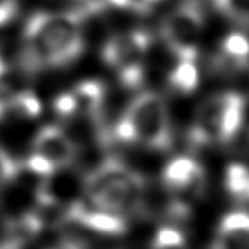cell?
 <instances>
[{
    "instance_id": "cell-4",
    "label": "cell",
    "mask_w": 249,
    "mask_h": 249,
    "mask_svg": "<svg viewBox=\"0 0 249 249\" xmlns=\"http://www.w3.org/2000/svg\"><path fill=\"white\" fill-rule=\"evenodd\" d=\"M244 111V97L237 92H220L205 99L191 124V145L210 147L232 142L242 126Z\"/></svg>"
},
{
    "instance_id": "cell-2",
    "label": "cell",
    "mask_w": 249,
    "mask_h": 249,
    "mask_svg": "<svg viewBox=\"0 0 249 249\" xmlns=\"http://www.w3.org/2000/svg\"><path fill=\"white\" fill-rule=\"evenodd\" d=\"M147 190L145 178L116 157L104 159L84 176L86 203L121 217L142 212Z\"/></svg>"
},
{
    "instance_id": "cell-3",
    "label": "cell",
    "mask_w": 249,
    "mask_h": 249,
    "mask_svg": "<svg viewBox=\"0 0 249 249\" xmlns=\"http://www.w3.org/2000/svg\"><path fill=\"white\" fill-rule=\"evenodd\" d=\"M123 143H139L152 150H169L173 145L171 114L162 96L152 90L140 92L109 132Z\"/></svg>"
},
{
    "instance_id": "cell-16",
    "label": "cell",
    "mask_w": 249,
    "mask_h": 249,
    "mask_svg": "<svg viewBox=\"0 0 249 249\" xmlns=\"http://www.w3.org/2000/svg\"><path fill=\"white\" fill-rule=\"evenodd\" d=\"M217 11L225 18L249 26V0H210Z\"/></svg>"
},
{
    "instance_id": "cell-17",
    "label": "cell",
    "mask_w": 249,
    "mask_h": 249,
    "mask_svg": "<svg viewBox=\"0 0 249 249\" xmlns=\"http://www.w3.org/2000/svg\"><path fill=\"white\" fill-rule=\"evenodd\" d=\"M21 173V164L16 162L2 147H0V190L11 184Z\"/></svg>"
},
{
    "instance_id": "cell-22",
    "label": "cell",
    "mask_w": 249,
    "mask_h": 249,
    "mask_svg": "<svg viewBox=\"0 0 249 249\" xmlns=\"http://www.w3.org/2000/svg\"><path fill=\"white\" fill-rule=\"evenodd\" d=\"M5 72H7V63L4 62V58H2V55H0V79L5 75Z\"/></svg>"
},
{
    "instance_id": "cell-13",
    "label": "cell",
    "mask_w": 249,
    "mask_h": 249,
    "mask_svg": "<svg viewBox=\"0 0 249 249\" xmlns=\"http://www.w3.org/2000/svg\"><path fill=\"white\" fill-rule=\"evenodd\" d=\"M5 114H12L21 120H36L43 113V103L33 90H19V92L4 99Z\"/></svg>"
},
{
    "instance_id": "cell-21",
    "label": "cell",
    "mask_w": 249,
    "mask_h": 249,
    "mask_svg": "<svg viewBox=\"0 0 249 249\" xmlns=\"http://www.w3.org/2000/svg\"><path fill=\"white\" fill-rule=\"evenodd\" d=\"M52 249H82V246L75 241H63V242H60L56 248H52Z\"/></svg>"
},
{
    "instance_id": "cell-11",
    "label": "cell",
    "mask_w": 249,
    "mask_h": 249,
    "mask_svg": "<svg viewBox=\"0 0 249 249\" xmlns=\"http://www.w3.org/2000/svg\"><path fill=\"white\" fill-rule=\"evenodd\" d=\"M218 67L225 72H237L249 63V38L242 33H231L220 43Z\"/></svg>"
},
{
    "instance_id": "cell-5",
    "label": "cell",
    "mask_w": 249,
    "mask_h": 249,
    "mask_svg": "<svg viewBox=\"0 0 249 249\" xmlns=\"http://www.w3.org/2000/svg\"><path fill=\"white\" fill-rule=\"evenodd\" d=\"M150 48V35L142 29L114 35L104 43L101 50L104 63L116 72L121 86L126 89H139L145 73L147 52Z\"/></svg>"
},
{
    "instance_id": "cell-10",
    "label": "cell",
    "mask_w": 249,
    "mask_h": 249,
    "mask_svg": "<svg viewBox=\"0 0 249 249\" xmlns=\"http://www.w3.org/2000/svg\"><path fill=\"white\" fill-rule=\"evenodd\" d=\"M72 96L75 99L77 116H86L89 120L99 123L101 126V113H103L104 99H106V87L99 80H84L77 84L72 90Z\"/></svg>"
},
{
    "instance_id": "cell-8",
    "label": "cell",
    "mask_w": 249,
    "mask_h": 249,
    "mask_svg": "<svg viewBox=\"0 0 249 249\" xmlns=\"http://www.w3.org/2000/svg\"><path fill=\"white\" fill-rule=\"evenodd\" d=\"M33 154L41 157L55 171L70 167L75 162L79 147L72 137L56 124H46L38 130L33 139Z\"/></svg>"
},
{
    "instance_id": "cell-23",
    "label": "cell",
    "mask_w": 249,
    "mask_h": 249,
    "mask_svg": "<svg viewBox=\"0 0 249 249\" xmlns=\"http://www.w3.org/2000/svg\"><path fill=\"white\" fill-rule=\"evenodd\" d=\"M0 249H12V248L9 244H4V246H0Z\"/></svg>"
},
{
    "instance_id": "cell-1",
    "label": "cell",
    "mask_w": 249,
    "mask_h": 249,
    "mask_svg": "<svg viewBox=\"0 0 249 249\" xmlns=\"http://www.w3.org/2000/svg\"><path fill=\"white\" fill-rule=\"evenodd\" d=\"M92 5L69 12H36L24 28L22 63L29 70L73 63L84 52V21Z\"/></svg>"
},
{
    "instance_id": "cell-15",
    "label": "cell",
    "mask_w": 249,
    "mask_h": 249,
    "mask_svg": "<svg viewBox=\"0 0 249 249\" xmlns=\"http://www.w3.org/2000/svg\"><path fill=\"white\" fill-rule=\"evenodd\" d=\"M150 249H186V237L181 229L174 225H162L154 234Z\"/></svg>"
},
{
    "instance_id": "cell-18",
    "label": "cell",
    "mask_w": 249,
    "mask_h": 249,
    "mask_svg": "<svg viewBox=\"0 0 249 249\" xmlns=\"http://www.w3.org/2000/svg\"><path fill=\"white\" fill-rule=\"evenodd\" d=\"M53 109L58 116L62 118H75L77 116V106H75V99H73L72 92H62L55 97L53 101Z\"/></svg>"
},
{
    "instance_id": "cell-19",
    "label": "cell",
    "mask_w": 249,
    "mask_h": 249,
    "mask_svg": "<svg viewBox=\"0 0 249 249\" xmlns=\"http://www.w3.org/2000/svg\"><path fill=\"white\" fill-rule=\"evenodd\" d=\"M18 14V0H0V28L7 26Z\"/></svg>"
},
{
    "instance_id": "cell-12",
    "label": "cell",
    "mask_w": 249,
    "mask_h": 249,
    "mask_svg": "<svg viewBox=\"0 0 249 249\" xmlns=\"http://www.w3.org/2000/svg\"><path fill=\"white\" fill-rule=\"evenodd\" d=\"M169 87L176 94L181 96H190L200 86V72L195 60H178L173 67L169 77H167Z\"/></svg>"
},
{
    "instance_id": "cell-6",
    "label": "cell",
    "mask_w": 249,
    "mask_h": 249,
    "mask_svg": "<svg viewBox=\"0 0 249 249\" xmlns=\"http://www.w3.org/2000/svg\"><path fill=\"white\" fill-rule=\"evenodd\" d=\"M203 26L205 16L201 4L198 0H184L164 19L160 35L178 60L196 62Z\"/></svg>"
},
{
    "instance_id": "cell-7",
    "label": "cell",
    "mask_w": 249,
    "mask_h": 249,
    "mask_svg": "<svg viewBox=\"0 0 249 249\" xmlns=\"http://www.w3.org/2000/svg\"><path fill=\"white\" fill-rule=\"evenodd\" d=\"M162 186L174 200L190 207V201L198 200L203 195L207 186V173L193 157L178 156L164 167Z\"/></svg>"
},
{
    "instance_id": "cell-20",
    "label": "cell",
    "mask_w": 249,
    "mask_h": 249,
    "mask_svg": "<svg viewBox=\"0 0 249 249\" xmlns=\"http://www.w3.org/2000/svg\"><path fill=\"white\" fill-rule=\"evenodd\" d=\"M124 2H126V11L149 12L160 0H124Z\"/></svg>"
},
{
    "instance_id": "cell-9",
    "label": "cell",
    "mask_w": 249,
    "mask_h": 249,
    "mask_svg": "<svg viewBox=\"0 0 249 249\" xmlns=\"http://www.w3.org/2000/svg\"><path fill=\"white\" fill-rule=\"evenodd\" d=\"M213 249H249V212L234 210L222 217Z\"/></svg>"
},
{
    "instance_id": "cell-14",
    "label": "cell",
    "mask_w": 249,
    "mask_h": 249,
    "mask_svg": "<svg viewBox=\"0 0 249 249\" xmlns=\"http://www.w3.org/2000/svg\"><path fill=\"white\" fill-rule=\"evenodd\" d=\"M224 186L232 198L239 201H249V167L239 162L227 166L224 174Z\"/></svg>"
}]
</instances>
